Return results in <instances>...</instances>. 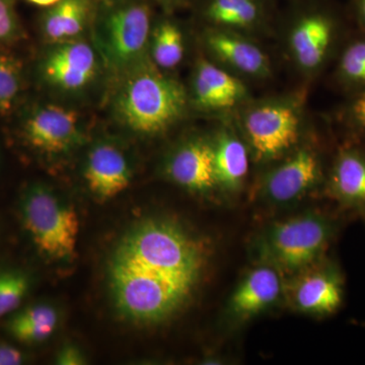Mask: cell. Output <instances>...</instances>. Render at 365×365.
Returning <instances> with one entry per match:
<instances>
[{
    "mask_svg": "<svg viewBox=\"0 0 365 365\" xmlns=\"http://www.w3.org/2000/svg\"><path fill=\"white\" fill-rule=\"evenodd\" d=\"M205 254L176 223L148 220L118 242L108 268L113 302L125 319L155 324L177 313L193 294Z\"/></svg>",
    "mask_w": 365,
    "mask_h": 365,
    "instance_id": "6da1fadb",
    "label": "cell"
},
{
    "mask_svg": "<svg viewBox=\"0 0 365 365\" xmlns=\"http://www.w3.org/2000/svg\"><path fill=\"white\" fill-rule=\"evenodd\" d=\"M186 93L175 79L148 66L134 68L115 98V113L132 131L153 135L169 128L186 108Z\"/></svg>",
    "mask_w": 365,
    "mask_h": 365,
    "instance_id": "7a4b0ae2",
    "label": "cell"
},
{
    "mask_svg": "<svg viewBox=\"0 0 365 365\" xmlns=\"http://www.w3.org/2000/svg\"><path fill=\"white\" fill-rule=\"evenodd\" d=\"M21 222L41 254L54 260H68L76 255L79 220L74 209L51 189L31 185L20 201Z\"/></svg>",
    "mask_w": 365,
    "mask_h": 365,
    "instance_id": "3957f363",
    "label": "cell"
},
{
    "mask_svg": "<svg viewBox=\"0 0 365 365\" xmlns=\"http://www.w3.org/2000/svg\"><path fill=\"white\" fill-rule=\"evenodd\" d=\"M150 14L148 6L129 4L107 14L96 32L98 49L114 69L135 66L150 41Z\"/></svg>",
    "mask_w": 365,
    "mask_h": 365,
    "instance_id": "277c9868",
    "label": "cell"
},
{
    "mask_svg": "<svg viewBox=\"0 0 365 365\" xmlns=\"http://www.w3.org/2000/svg\"><path fill=\"white\" fill-rule=\"evenodd\" d=\"M332 234L330 223L319 216H299L274 225L268 235L270 253L278 264L297 270L316 260Z\"/></svg>",
    "mask_w": 365,
    "mask_h": 365,
    "instance_id": "5b68a950",
    "label": "cell"
},
{
    "mask_svg": "<svg viewBox=\"0 0 365 365\" xmlns=\"http://www.w3.org/2000/svg\"><path fill=\"white\" fill-rule=\"evenodd\" d=\"M24 136L34 150L45 155H61L81 143L78 114L58 105L38 108L26 120Z\"/></svg>",
    "mask_w": 365,
    "mask_h": 365,
    "instance_id": "8992f818",
    "label": "cell"
},
{
    "mask_svg": "<svg viewBox=\"0 0 365 365\" xmlns=\"http://www.w3.org/2000/svg\"><path fill=\"white\" fill-rule=\"evenodd\" d=\"M246 130L259 157H274L297 143L299 118L287 106H263L249 113Z\"/></svg>",
    "mask_w": 365,
    "mask_h": 365,
    "instance_id": "52a82bcc",
    "label": "cell"
},
{
    "mask_svg": "<svg viewBox=\"0 0 365 365\" xmlns=\"http://www.w3.org/2000/svg\"><path fill=\"white\" fill-rule=\"evenodd\" d=\"M43 78L62 91H79L95 78L98 59L95 50L83 41L60 43L42 63Z\"/></svg>",
    "mask_w": 365,
    "mask_h": 365,
    "instance_id": "ba28073f",
    "label": "cell"
},
{
    "mask_svg": "<svg viewBox=\"0 0 365 365\" xmlns=\"http://www.w3.org/2000/svg\"><path fill=\"white\" fill-rule=\"evenodd\" d=\"M83 176L96 198L110 200L128 188L131 181L130 165L123 151L115 144L100 143L88 153Z\"/></svg>",
    "mask_w": 365,
    "mask_h": 365,
    "instance_id": "9c48e42d",
    "label": "cell"
},
{
    "mask_svg": "<svg viewBox=\"0 0 365 365\" xmlns=\"http://www.w3.org/2000/svg\"><path fill=\"white\" fill-rule=\"evenodd\" d=\"M336 26L335 16L324 7H314L300 16L290 40L300 66L314 69L323 63L333 44Z\"/></svg>",
    "mask_w": 365,
    "mask_h": 365,
    "instance_id": "30bf717a",
    "label": "cell"
},
{
    "mask_svg": "<svg viewBox=\"0 0 365 365\" xmlns=\"http://www.w3.org/2000/svg\"><path fill=\"white\" fill-rule=\"evenodd\" d=\"M173 181L193 191H207L216 182L215 151L208 144L190 143L174 153L167 167Z\"/></svg>",
    "mask_w": 365,
    "mask_h": 365,
    "instance_id": "8fae6325",
    "label": "cell"
},
{
    "mask_svg": "<svg viewBox=\"0 0 365 365\" xmlns=\"http://www.w3.org/2000/svg\"><path fill=\"white\" fill-rule=\"evenodd\" d=\"M318 178L317 158L309 151H299L269 176L266 192L273 200L287 202L313 186Z\"/></svg>",
    "mask_w": 365,
    "mask_h": 365,
    "instance_id": "7c38bea8",
    "label": "cell"
},
{
    "mask_svg": "<svg viewBox=\"0 0 365 365\" xmlns=\"http://www.w3.org/2000/svg\"><path fill=\"white\" fill-rule=\"evenodd\" d=\"M193 86L197 105L204 109L232 107L245 95L241 81L206 61L197 67Z\"/></svg>",
    "mask_w": 365,
    "mask_h": 365,
    "instance_id": "4fadbf2b",
    "label": "cell"
},
{
    "mask_svg": "<svg viewBox=\"0 0 365 365\" xmlns=\"http://www.w3.org/2000/svg\"><path fill=\"white\" fill-rule=\"evenodd\" d=\"M279 292L277 272L272 268L259 267L252 271L235 290L230 307L239 316H253L275 302Z\"/></svg>",
    "mask_w": 365,
    "mask_h": 365,
    "instance_id": "5bb4252c",
    "label": "cell"
},
{
    "mask_svg": "<svg viewBox=\"0 0 365 365\" xmlns=\"http://www.w3.org/2000/svg\"><path fill=\"white\" fill-rule=\"evenodd\" d=\"M343 290L337 273L322 271L307 276L300 282L295 299L302 311L314 314H331L341 306Z\"/></svg>",
    "mask_w": 365,
    "mask_h": 365,
    "instance_id": "9a60e30c",
    "label": "cell"
},
{
    "mask_svg": "<svg viewBox=\"0 0 365 365\" xmlns=\"http://www.w3.org/2000/svg\"><path fill=\"white\" fill-rule=\"evenodd\" d=\"M207 44L215 55L237 71L252 76H263L268 72L265 55L248 41L227 32H213L208 36Z\"/></svg>",
    "mask_w": 365,
    "mask_h": 365,
    "instance_id": "2e32d148",
    "label": "cell"
},
{
    "mask_svg": "<svg viewBox=\"0 0 365 365\" xmlns=\"http://www.w3.org/2000/svg\"><path fill=\"white\" fill-rule=\"evenodd\" d=\"M334 194L342 202L365 206V155L348 148L336 160L332 173Z\"/></svg>",
    "mask_w": 365,
    "mask_h": 365,
    "instance_id": "e0dca14e",
    "label": "cell"
},
{
    "mask_svg": "<svg viewBox=\"0 0 365 365\" xmlns=\"http://www.w3.org/2000/svg\"><path fill=\"white\" fill-rule=\"evenodd\" d=\"M58 314L49 304H37L18 309L7 322V331L14 339L26 344L47 340L54 333Z\"/></svg>",
    "mask_w": 365,
    "mask_h": 365,
    "instance_id": "ac0fdd59",
    "label": "cell"
},
{
    "mask_svg": "<svg viewBox=\"0 0 365 365\" xmlns=\"http://www.w3.org/2000/svg\"><path fill=\"white\" fill-rule=\"evenodd\" d=\"M90 14L88 0H60L43 21V32L51 42L64 43L76 39L85 30Z\"/></svg>",
    "mask_w": 365,
    "mask_h": 365,
    "instance_id": "d6986e66",
    "label": "cell"
},
{
    "mask_svg": "<svg viewBox=\"0 0 365 365\" xmlns=\"http://www.w3.org/2000/svg\"><path fill=\"white\" fill-rule=\"evenodd\" d=\"M216 182L234 189L246 177L249 158L244 144L234 136L223 135L213 148Z\"/></svg>",
    "mask_w": 365,
    "mask_h": 365,
    "instance_id": "ffe728a7",
    "label": "cell"
},
{
    "mask_svg": "<svg viewBox=\"0 0 365 365\" xmlns=\"http://www.w3.org/2000/svg\"><path fill=\"white\" fill-rule=\"evenodd\" d=\"M263 14L262 0H208L205 7L209 21L227 28H251Z\"/></svg>",
    "mask_w": 365,
    "mask_h": 365,
    "instance_id": "44dd1931",
    "label": "cell"
},
{
    "mask_svg": "<svg viewBox=\"0 0 365 365\" xmlns=\"http://www.w3.org/2000/svg\"><path fill=\"white\" fill-rule=\"evenodd\" d=\"M184 39L179 26L172 21H163L155 29L151 42V55L162 68L176 67L184 56Z\"/></svg>",
    "mask_w": 365,
    "mask_h": 365,
    "instance_id": "7402d4cb",
    "label": "cell"
},
{
    "mask_svg": "<svg viewBox=\"0 0 365 365\" xmlns=\"http://www.w3.org/2000/svg\"><path fill=\"white\" fill-rule=\"evenodd\" d=\"M30 287V277L23 270H0V319L13 314L20 309Z\"/></svg>",
    "mask_w": 365,
    "mask_h": 365,
    "instance_id": "603a6c76",
    "label": "cell"
},
{
    "mask_svg": "<svg viewBox=\"0 0 365 365\" xmlns=\"http://www.w3.org/2000/svg\"><path fill=\"white\" fill-rule=\"evenodd\" d=\"M338 73L343 83L365 91V39L356 40L345 48L340 57Z\"/></svg>",
    "mask_w": 365,
    "mask_h": 365,
    "instance_id": "cb8c5ba5",
    "label": "cell"
},
{
    "mask_svg": "<svg viewBox=\"0 0 365 365\" xmlns=\"http://www.w3.org/2000/svg\"><path fill=\"white\" fill-rule=\"evenodd\" d=\"M21 66L14 57L0 52V113L13 109L20 93Z\"/></svg>",
    "mask_w": 365,
    "mask_h": 365,
    "instance_id": "d4e9b609",
    "label": "cell"
},
{
    "mask_svg": "<svg viewBox=\"0 0 365 365\" xmlns=\"http://www.w3.org/2000/svg\"><path fill=\"white\" fill-rule=\"evenodd\" d=\"M348 116L352 124L365 132V91L359 93L348 109Z\"/></svg>",
    "mask_w": 365,
    "mask_h": 365,
    "instance_id": "484cf974",
    "label": "cell"
},
{
    "mask_svg": "<svg viewBox=\"0 0 365 365\" xmlns=\"http://www.w3.org/2000/svg\"><path fill=\"white\" fill-rule=\"evenodd\" d=\"M16 31V21L13 14L6 2L0 0V41L6 40L14 35Z\"/></svg>",
    "mask_w": 365,
    "mask_h": 365,
    "instance_id": "4316f807",
    "label": "cell"
},
{
    "mask_svg": "<svg viewBox=\"0 0 365 365\" xmlns=\"http://www.w3.org/2000/svg\"><path fill=\"white\" fill-rule=\"evenodd\" d=\"M25 361V353L18 347L7 343H0V365H20Z\"/></svg>",
    "mask_w": 365,
    "mask_h": 365,
    "instance_id": "83f0119b",
    "label": "cell"
},
{
    "mask_svg": "<svg viewBox=\"0 0 365 365\" xmlns=\"http://www.w3.org/2000/svg\"><path fill=\"white\" fill-rule=\"evenodd\" d=\"M57 364L61 365H79L85 364L83 354L73 346H66L57 356Z\"/></svg>",
    "mask_w": 365,
    "mask_h": 365,
    "instance_id": "f1b7e54d",
    "label": "cell"
},
{
    "mask_svg": "<svg viewBox=\"0 0 365 365\" xmlns=\"http://www.w3.org/2000/svg\"><path fill=\"white\" fill-rule=\"evenodd\" d=\"M353 6L357 19L365 29V0H353Z\"/></svg>",
    "mask_w": 365,
    "mask_h": 365,
    "instance_id": "f546056e",
    "label": "cell"
},
{
    "mask_svg": "<svg viewBox=\"0 0 365 365\" xmlns=\"http://www.w3.org/2000/svg\"><path fill=\"white\" fill-rule=\"evenodd\" d=\"M29 1L38 4V6H54V4H56L60 0H29Z\"/></svg>",
    "mask_w": 365,
    "mask_h": 365,
    "instance_id": "4dcf8cb0",
    "label": "cell"
},
{
    "mask_svg": "<svg viewBox=\"0 0 365 365\" xmlns=\"http://www.w3.org/2000/svg\"><path fill=\"white\" fill-rule=\"evenodd\" d=\"M160 1L163 2V4H177V2L181 1V0H160Z\"/></svg>",
    "mask_w": 365,
    "mask_h": 365,
    "instance_id": "1f68e13d",
    "label": "cell"
}]
</instances>
